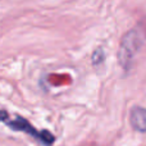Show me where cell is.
<instances>
[{
	"label": "cell",
	"instance_id": "obj_1",
	"mask_svg": "<svg viewBox=\"0 0 146 146\" xmlns=\"http://www.w3.org/2000/svg\"><path fill=\"white\" fill-rule=\"evenodd\" d=\"M146 27H135L131 31L126 33L123 36L121 41V46H119V53H118V58H119V63L122 64L124 69H128L131 66L132 60H133L136 53L140 50V48L142 46L145 38H146Z\"/></svg>",
	"mask_w": 146,
	"mask_h": 146
},
{
	"label": "cell",
	"instance_id": "obj_2",
	"mask_svg": "<svg viewBox=\"0 0 146 146\" xmlns=\"http://www.w3.org/2000/svg\"><path fill=\"white\" fill-rule=\"evenodd\" d=\"M0 121L4 122L5 124H8V126H9L10 128H13L14 131H22V132H26V133L31 135L32 137L37 139L38 141H41L46 146H51L53 142L55 141V137H54L50 132L37 131L35 127H32L25 118H22V117L17 115V117H14V118H12L8 113L0 111Z\"/></svg>",
	"mask_w": 146,
	"mask_h": 146
},
{
	"label": "cell",
	"instance_id": "obj_3",
	"mask_svg": "<svg viewBox=\"0 0 146 146\" xmlns=\"http://www.w3.org/2000/svg\"><path fill=\"white\" fill-rule=\"evenodd\" d=\"M129 123L132 128L137 132H146V108L133 106L129 111Z\"/></svg>",
	"mask_w": 146,
	"mask_h": 146
}]
</instances>
